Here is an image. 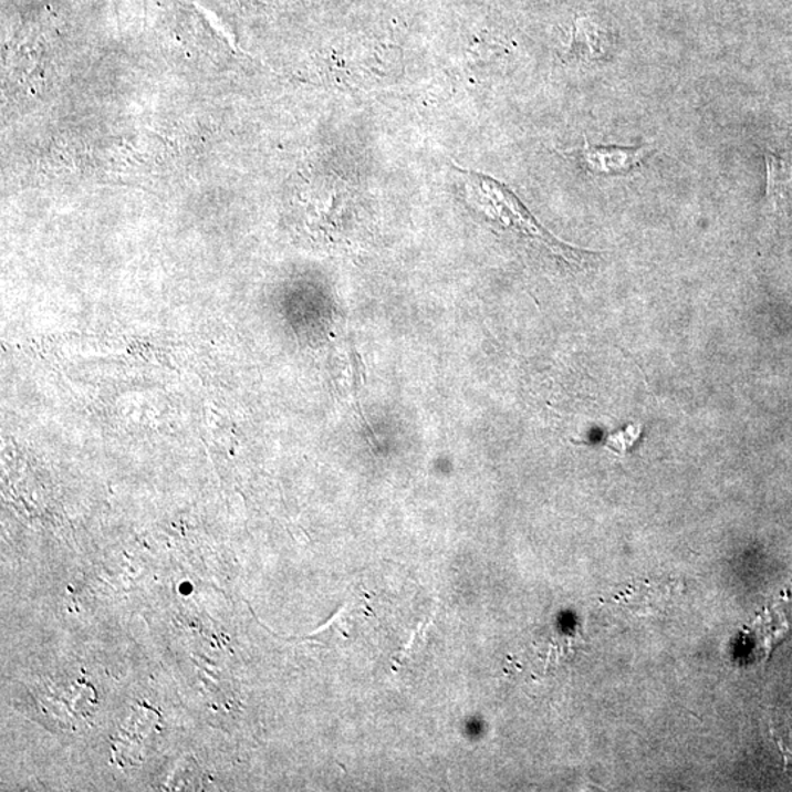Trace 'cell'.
I'll use <instances>...</instances> for the list:
<instances>
[{
  "instance_id": "obj_2",
  "label": "cell",
  "mask_w": 792,
  "mask_h": 792,
  "mask_svg": "<svg viewBox=\"0 0 792 792\" xmlns=\"http://www.w3.org/2000/svg\"><path fill=\"white\" fill-rule=\"evenodd\" d=\"M652 147L621 148V147H593L584 138V147L580 155L587 168L594 174L619 175L640 165Z\"/></svg>"
},
{
  "instance_id": "obj_1",
  "label": "cell",
  "mask_w": 792,
  "mask_h": 792,
  "mask_svg": "<svg viewBox=\"0 0 792 792\" xmlns=\"http://www.w3.org/2000/svg\"><path fill=\"white\" fill-rule=\"evenodd\" d=\"M458 173L462 175L463 186H466L467 201L475 209L488 216L489 219L497 220L506 228H514L525 237L533 238L542 242L546 249L553 251L566 262L575 263L582 259V251L573 249V247L557 241L552 233L540 227L538 220L530 215L523 202L506 186V184L497 181L475 170L460 168L454 165Z\"/></svg>"
},
{
  "instance_id": "obj_3",
  "label": "cell",
  "mask_w": 792,
  "mask_h": 792,
  "mask_svg": "<svg viewBox=\"0 0 792 792\" xmlns=\"http://www.w3.org/2000/svg\"><path fill=\"white\" fill-rule=\"evenodd\" d=\"M768 197L775 209H785L792 192V147L767 152Z\"/></svg>"
}]
</instances>
